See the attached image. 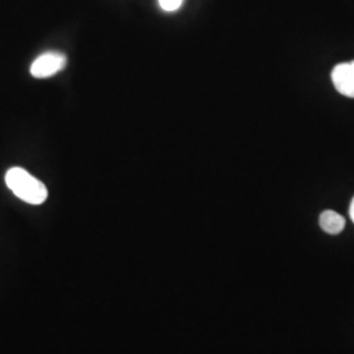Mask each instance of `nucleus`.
<instances>
[{
	"instance_id": "5",
	"label": "nucleus",
	"mask_w": 354,
	"mask_h": 354,
	"mask_svg": "<svg viewBox=\"0 0 354 354\" xmlns=\"http://www.w3.org/2000/svg\"><path fill=\"white\" fill-rule=\"evenodd\" d=\"M159 4L162 10H165L167 12H174L181 7L183 0H159Z\"/></svg>"
},
{
	"instance_id": "2",
	"label": "nucleus",
	"mask_w": 354,
	"mask_h": 354,
	"mask_svg": "<svg viewBox=\"0 0 354 354\" xmlns=\"http://www.w3.org/2000/svg\"><path fill=\"white\" fill-rule=\"evenodd\" d=\"M66 55L58 51H48L39 55L30 66V74L37 79H45L58 74L66 66Z\"/></svg>"
},
{
	"instance_id": "6",
	"label": "nucleus",
	"mask_w": 354,
	"mask_h": 354,
	"mask_svg": "<svg viewBox=\"0 0 354 354\" xmlns=\"http://www.w3.org/2000/svg\"><path fill=\"white\" fill-rule=\"evenodd\" d=\"M349 215H351V219L353 221L354 223V198L352 200V203H351V206H349Z\"/></svg>"
},
{
	"instance_id": "3",
	"label": "nucleus",
	"mask_w": 354,
	"mask_h": 354,
	"mask_svg": "<svg viewBox=\"0 0 354 354\" xmlns=\"http://www.w3.org/2000/svg\"><path fill=\"white\" fill-rule=\"evenodd\" d=\"M332 82L339 93L354 99V61L335 66Z\"/></svg>"
},
{
	"instance_id": "1",
	"label": "nucleus",
	"mask_w": 354,
	"mask_h": 354,
	"mask_svg": "<svg viewBox=\"0 0 354 354\" xmlns=\"http://www.w3.org/2000/svg\"><path fill=\"white\" fill-rule=\"evenodd\" d=\"M6 184L13 194L30 205H41L48 198V189L44 183L32 176L21 167H13L6 174Z\"/></svg>"
},
{
	"instance_id": "4",
	"label": "nucleus",
	"mask_w": 354,
	"mask_h": 354,
	"mask_svg": "<svg viewBox=\"0 0 354 354\" xmlns=\"http://www.w3.org/2000/svg\"><path fill=\"white\" fill-rule=\"evenodd\" d=\"M319 225L327 234L337 235L345 227V218L333 210H326L320 214Z\"/></svg>"
}]
</instances>
